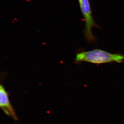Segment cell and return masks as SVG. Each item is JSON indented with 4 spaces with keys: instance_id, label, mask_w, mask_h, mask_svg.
Listing matches in <instances>:
<instances>
[{
    "instance_id": "obj_1",
    "label": "cell",
    "mask_w": 124,
    "mask_h": 124,
    "mask_svg": "<svg viewBox=\"0 0 124 124\" xmlns=\"http://www.w3.org/2000/svg\"><path fill=\"white\" fill-rule=\"evenodd\" d=\"M124 61V56L118 53H112L101 49L82 51L77 53L75 61L76 62H87L95 64H103L116 62L122 63Z\"/></svg>"
},
{
    "instance_id": "obj_2",
    "label": "cell",
    "mask_w": 124,
    "mask_h": 124,
    "mask_svg": "<svg viewBox=\"0 0 124 124\" xmlns=\"http://www.w3.org/2000/svg\"><path fill=\"white\" fill-rule=\"evenodd\" d=\"M85 23L84 35L86 41L90 44L95 43L97 38L93 34V28H99L93 18L89 0H78Z\"/></svg>"
},
{
    "instance_id": "obj_3",
    "label": "cell",
    "mask_w": 124,
    "mask_h": 124,
    "mask_svg": "<svg viewBox=\"0 0 124 124\" xmlns=\"http://www.w3.org/2000/svg\"><path fill=\"white\" fill-rule=\"evenodd\" d=\"M0 108L10 117L15 120L17 119L16 112L10 101L8 93L0 83Z\"/></svg>"
}]
</instances>
